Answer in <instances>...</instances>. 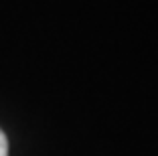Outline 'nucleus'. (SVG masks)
<instances>
[{"label": "nucleus", "mask_w": 158, "mask_h": 156, "mask_svg": "<svg viewBox=\"0 0 158 156\" xmlns=\"http://www.w3.org/2000/svg\"><path fill=\"white\" fill-rule=\"evenodd\" d=\"M0 156H8V140L2 130H0Z\"/></svg>", "instance_id": "f257e3e1"}]
</instances>
